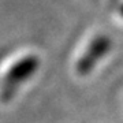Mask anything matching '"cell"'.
<instances>
[{"label": "cell", "instance_id": "6da1fadb", "mask_svg": "<svg viewBox=\"0 0 123 123\" xmlns=\"http://www.w3.org/2000/svg\"><path fill=\"white\" fill-rule=\"evenodd\" d=\"M112 47L111 38H108L107 36H97L93 40L90 45H89L88 51L85 52V55L81 57V60L78 62V73L79 74H88L94 68L97 62H100L103 57L105 56V53L108 52Z\"/></svg>", "mask_w": 123, "mask_h": 123}, {"label": "cell", "instance_id": "7a4b0ae2", "mask_svg": "<svg viewBox=\"0 0 123 123\" xmlns=\"http://www.w3.org/2000/svg\"><path fill=\"white\" fill-rule=\"evenodd\" d=\"M119 14H120V15L123 17V4L119 6Z\"/></svg>", "mask_w": 123, "mask_h": 123}, {"label": "cell", "instance_id": "3957f363", "mask_svg": "<svg viewBox=\"0 0 123 123\" xmlns=\"http://www.w3.org/2000/svg\"><path fill=\"white\" fill-rule=\"evenodd\" d=\"M110 3H111L112 6H116V4L119 3V0H110Z\"/></svg>", "mask_w": 123, "mask_h": 123}]
</instances>
